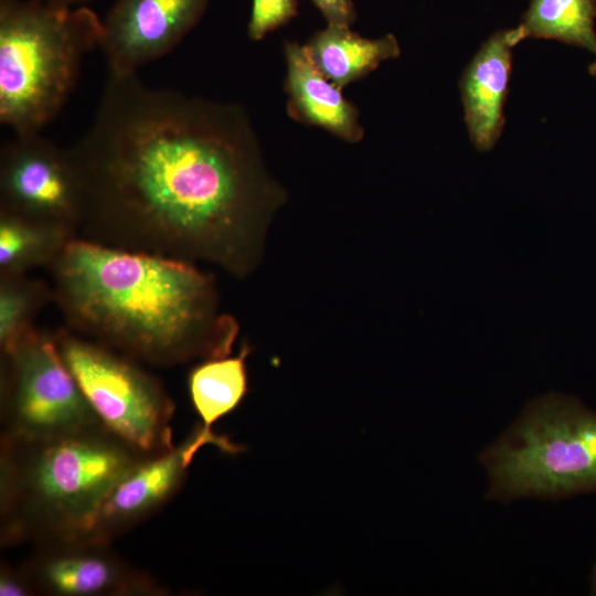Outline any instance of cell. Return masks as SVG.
Returning a JSON list of instances; mask_svg holds the SVG:
<instances>
[{
  "instance_id": "cell-1",
  "label": "cell",
  "mask_w": 596,
  "mask_h": 596,
  "mask_svg": "<svg viewBox=\"0 0 596 596\" xmlns=\"http://www.w3.org/2000/svg\"><path fill=\"white\" fill-rule=\"evenodd\" d=\"M70 151L83 193L78 238L205 262L243 278L260 262L286 192L244 108L108 74Z\"/></svg>"
},
{
  "instance_id": "cell-2",
  "label": "cell",
  "mask_w": 596,
  "mask_h": 596,
  "mask_svg": "<svg viewBox=\"0 0 596 596\" xmlns=\"http://www.w3.org/2000/svg\"><path fill=\"white\" fill-rule=\"evenodd\" d=\"M65 327L141 364L230 355L238 333L192 263L72 238L47 267Z\"/></svg>"
},
{
  "instance_id": "cell-3",
  "label": "cell",
  "mask_w": 596,
  "mask_h": 596,
  "mask_svg": "<svg viewBox=\"0 0 596 596\" xmlns=\"http://www.w3.org/2000/svg\"><path fill=\"white\" fill-rule=\"evenodd\" d=\"M1 545L84 536L116 481L147 457L104 425L0 443Z\"/></svg>"
},
{
  "instance_id": "cell-4",
  "label": "cell",
  "mask_w": 596,
  "mask_h": 596,
  "mask_svg": "<svg viewBox=\"0 0 596 596\" xmlns=\"http://www.w3.org/2000/svg\"><path fill=\"white\" fill-rule=\"evenodd\" d=\"M102 19L88 6L0 0V123L38 134L72 95L84 58L99 49Z\"/></svg>"
},
{
  "instance_id": "cell-5",
  "label": "cell",
  "mask_w": 596,
  "mask_h": 596,
  "mask_svg": "<svg viewBox=\"0 0 596 596\" xmlns=\"http://www.w3.org/2000/svg\"><path fill=\"white\" fill-rule=\"evenodd\" d=\"M487 499H558L596 491V414L573 397L531 402L479 456Z\"/></svg>"
},
{
  "instance_id": "cell-6",
  "label": "cell",
  "mask_w": 596,
  "mask_h": 596,
  "mask_svg": "<svg viewBox=\"0 0 596 596\" xmlns=\"http://www.w3.org/2000/svg\"><path fill=\"white\" fill-rule=\"evenodd\" d=\"M53 337L64 363L108 430L145 456L174 446V403L141 363L65 326Z\"/></svg>"
},
{
  "instance_id": "cell-7",
  "label": "cell",
  "mask_w": 596,
  "mask_h": 596,
  "mask_svg": "<svg viewBox=\"0 0 596 596\" xmlns=\"http://www.w3.org/2000/svg\"><path fill=\"white\" fill-rule=\"evenodd\" d=\"M1 436L39 440L103 425L64 363L53 332L33 328L1 352Z\"/></svg>"
},
{
  "instance_id": "cell-8",
  "label": "cell",
  "mask_w": 596,
  "mask_h": 596,
  "mask_svg": "<svg viewBox=\"0 0 596 596\" xmlns=\"http://www.w3.org/2000/svg\"><path fill=\"white\" fill-rule=\"evenodd\" d=\"M0 211L64 227L76 237L83 193L70 148L41 132L6 141L0 151Z\"/></svg>"
},
{
  "instance_id": "cell-9",
  "label": "cell",
  "mask_w": 596,
  "mask_h": 596,
  "mask_svg": "<svg viewBox=\"0 0 596 596\" xmlns=\"http://www.w3.org/2000/svg\"><path fill=\"white\" fill-rule=\"evenodd\" d=\"M36 595L162 596L168 589L129 565L110 542L76 536L36 544L21 566Z\"/></svg>"
},
{
  "instance_id": "cell-10",
  "label": "cell",
  "mask_w": 596,
  "mask_h": 596,
  "mask_svg": "<svg viewBox=\"0 0 596 596\" xmlns=\"http://www.w3.org/2000/svg\"><path fill=\"white\" fill-rule=\"evenodd\" d=\"M206 445L227 454L243 451L225 436L196 426L182 444L147 456L127 470L107 493L84 536L110 542L151 515L181 488L194 456Z\"/></svg>"
},
{
  "instance_id": "cell-11",
  "label": "cell",
  "mask_w": 596,
  "mask_h": 596,
  "mask_svg": "<svg viewBox=\"0 0 596 596\" xmlns=\"http://www.w3.org/2000/svg\"><path fill=\"white\" fill-rule=\"evenodd\" d=\"M211 0H116L102 20L108 74L128 75L170 53L199 24Z\"/></svg>"
},
{
  "instance_id": "cell-12",
  "label": "cell",
  "mask_w": 596,
  "mask_h": 596,
  "mask_svg": "<svg viewBox=\"0 0 596 596\" xmlns=\"http://www.w3.org/2000/svg\"><path fill=\"white\" fill-rule=\"evenodd\" d=\"M514 46L509 29L497 31L482 43L460 78L465 123L478 150L491 149L502 132Z\"/></svg>"
},
{
  "instance_id": "cell-13",
  "label": "cell",
  "mask_w": 596,
  "mask_h": 596,
  "mask_svg": "<svg viewBox=\"0 0 596 596\" xmlns=\"http://www.w3.org/2000/svg\"><path fill=\"white\" fill-rule=\"evenodd\" d=\"M284 55L289 117L322 128L345 142H360L364 129L360 123L359 109L343 96L341 87L315 67L305 45L286 41Z\"/></svg>"
},
{
  "instance_id": "cell-14",
  "label": "cell",
  "mask_w": 596,
  "mask_h": 596,
  "mask_svg": "<svg viewBox=\"0 0 596 596\" xmlns=\"http://www.w3.org/2000/svg\"><path fill=\"white\" fill-rule=\"evenodd\" d=\"M305 47L315 67L341 88L401 53L392 33L369 39L353 32L349 25L339 24H327L317 31Z\"/></svg>"
},
{
  "instance_id": "cell-15",
  "label": "cell",
  "mask_w": 596,
  "mask_h": 596,
  "mask_svg": "<svg viewBox=\"0 0 596 596\" xmlns=\"http://www.w3.org/2000/svg\"><path fill=\"white\" fill-rule=\"evenodd\" d=\"M595 17L596 0H530L509 35L514 45L525 39L555 40L596 55Z\"/></svg>"
},
{
  "instance_id": "cell-16",
  "label": "cell",
  "mask_w": 596,
  "mask_h": 596,
  "mask_svg": "<svg viewBox=\"0 0 596 596\" xmlns=\"http://www.w3.org/2000/svg\"><path fill=\"white\" fill-rule=\"evenodd\" d=\"M247 345L236 356L204 360L190 372L189 392L202 426L212 425L233 412L247 392Z\"/></svg>"
},
{
  "instance_id": "cell-17",
  "label": "cell",
  "mask_w": 596,
  "mask_h": 596,
  "mask_svg": "<svg viewBox=\"0 0 596 596\" xmlns=\"http://www.w3.org/2000/svg\"><path fill=\"white\" fill-rule=\"evenodd\" d=\"M74 237L64 227L0 211V275L49 267Z\"/></svg>"
},
{
  "instance_id": "cell-18",
  "label": "cell",
  "mask_w": 596,
  "mask_h": 596,
  "mask_svg": "<svg viewBox=\"0 0 596 596\" xmlns=\"http://www.w3.org/2000/svg\"><path fill=\"white\" fill-rule=\"evenodd\" d=\"M54 301L51 285L28 274L0 275V350L12 348L35 328L40 311Z\"/></svg>"
},
{
  "instance_id": "cell-19",
  "label": "cell",
  "mask_w": 596,
  "mask_h": 596,
  "mask_svg": "<svg viewBox=\"0 0 596 596\" xmlns=\"http://www.w3.org/2000/svg\"><path fill=\"white\" fill-rule=\"evenodd\" d=\"M298 0H253L247 33L260 41L268 33L286 25L298 15Z\"/></svg>"
},
{
  "instance_id": "cell-20",
  "label": "cell",
  "mask_w": 596,
  "mask_h": 596,
  "mask_svg": "<svg viewBox=\"0 0 596 596\" xmlns=\"http://www.w3.org/2000/svg\"><path fill=\"white\" fill-rule=\"evenodd\" d=\"M311 2L327 24L351 26L358 18L353 0H311Z\"/></svg>"
},
{
  "instance_id": "cell-21",
  "label": "cell",
  "mask_w": 596,
  "mask_h": 596,
  "mask_svg": "<svg viewBox=\"0 0 596 596\" xmlns=\"http://www.w3.org/2000/svg\"><path fill=\"white\" fill-rule=\"evenodd\" d=\"M0 595L33 596L36 594L21 566L13 568L8 564H2L0 567Z\"/></svg>"
},
{
  "instance_id": "cell-22",
  "label": "cell",
  "mask_w": 596,
  "mask_h": 596,
  "mask_svg": "<svg viewBox=\"0 0 596 596\" xmlns=\"http://www.w3.org/2000/svg\"><path fill=\"white\" fill-rule=\"evenodd\" d=\"M45 1L56 3V4L70 6V7H81V6H88V3L94 2L96 0H45Z\"/></svg>"
},
{
  "instance_id": "cell-23",
  "label": "cell",
  "mask_w": 596,
  "mask_h": 596,
  "mask_svg": "<svg viewBox=\"0 0 596 596\" xmlns=\"http://www.w3.org/2000/svg\"><path fill=\"white\" fill-rule=\"evenodd\" d=\"M592 594L596 595V564L592 577Z\"/></svg>"
},
{
  "instance_id": "cell-24",
  "label": "cell",
  "mask_w": 596,
  "mask_h": 596,
  "mask_svg": "<svg viewBox=\"0 0 596 596\" xmlns=\"http://www.w3.org/2000/svg\"><path fill=\"white\" fill-rule=\"evenodd\" d=\"M589 74L596 78V55L594 62L588 66Z\"/></svg>"
}]
</instances>
